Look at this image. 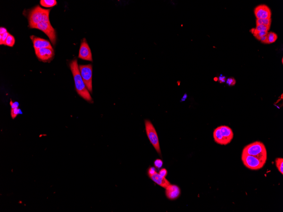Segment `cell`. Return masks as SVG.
Here are the masks:
<instances>
[{"instance_id": "cell-9", "label": "cell", "mask_w": 283, "mask_h": 212, "mask_svg": "<svg viewBox=\"0 0 283 212\" xmlns=\"http://www.w3.org/2000/svg\"><path fill=\"white\" fill-rule=\"evenodd\" d=\"M78 58L84 60L93 61L91 51L85 38H84L81 43Z\"/></svg>"}, {"instance_id": "cell-19", "label": "cell", "mask_w": 283, "mask_h": 212, "mask_svg": "<svg viewBox=\"0 0 283 212\" xmlns=\"http://www.w3.org/2000/svg\"><path fill=\"white\" fill-rule=\"evenodd\" d=\"M276 165L277 169L279 172L283 174V158L278 157L276 159Z\"/></svg>"}, {"instance_id": "cell-24", "label": "cell", "mask_w": 283, "mask_h": 212, "mask_svg": "<svg viewBox=\"0 0 283 212\" xmlns=\"http://www.w3.org/2000/svg\"><path fill=\"white\" fill-rule=\"evenodd\" d=\"M163 162L161 159H157L155 160L154 162V165L155 168L157 169H160L163 166Z\"/></svg>"}, {"instance_id": "cell-4", "label": "cell", "mask_w": 283, "mask_h": 212, "mask_svg": "<svg viewBox=\"0 0 283 212\" xmlns=\"http://www.w3.org/2000/svg\"><path fill=\"white\" fill-rule=\"evenodd\" d=\"M215 142L220 145H226L229 144L234 138V133L230 127L225 125L217 127L213 132Z\"/></svg>"}, {"instance_id": "cell-14", "label": "cell", "mask_w": 283, "mask_h": 212, "mask_svg": "<svg viewBox=\"0 0 283 212\" xmlns=\"http://www.w3.org/2000/svg\"><path fill=\"white\" fill-rule=\"evenodd\" d=\"M149 177L153 182L162 188H166L170 184V182L166 178L161 176L157 172L152 175L149 176Z\"/></svg>"}, {"instance_id": "cell-3", "label": "cell", "mask_w": 283, "mask_h": 212, "mask_svg": "<svg viewBox=\"0 0 283 212\" xmlns=\"http://www.w3.org/2000/svg\"><path fill=\"white\" fill-rule=\"evenodd\" d=\"M242 153L256 157L266 163L267 158L266 148L264 144L260 141H255L245 146Z\"/></svg>"}, {"instance_id": "cell-29", "label": "cell", "mask_w": 283, "mask_h": 212, "mask_svg": "<svg viewBox=\"0 0 283 212\" xmlns=\"http://www.w3.org/2000/svg\"><path fill=\"white\" fill-rule=\"evenodd\" d=\"M10 105L11 106V108H18L19 104L18 103V102H13L11 100L10 102Z\"/></svg>"}, {"instance_id": "cell-18", "label": "cell", "mask_w": 283, "mask_h": 212, "mask_svg": "<svg viewBox=\"0 0 283 212\" xmlns=\"http://www.w3.org/2000/svg\"><path fill=\"white\" fill-rule=\"evenodd\" d=\"M250 31L253 34V35L255 36V38L259 40L261 38L265 36H266L268 33V32H258V31L255 30V28H252L250 30Z\"/></svg>"}, {"instance_id": "cell-11", "label": "cell", "mask_w": 283, "mask_h": 212, "mask_svg": "<svg viewBox=\"0 0 283 212\" xmlns=\"http://www.w3.org/2000/svg\"><path fill=\"white\" fill-rule=\"evenodd\" d=\"M254 13L257 19L271 18V10L265 5H259L256 7L254 9Z\"/></svg>"}, {"instance_id": "cell-5", "label": "cell", "mask_w": 283, "mask_h": 212, "mask_svg": "<svg viewBox=\"0 0 283 212\" xmlns=\"http://www.w3.org/2000/svg\"><path fill=\"white\" fill-rule=\"evenodd\" d=\"M145 125L146 134L149 140L153 146L154 147V149L158 154L160 156H161V151L160 147L159 142L158 136L155 127L151 122L148 119H146L145 121Z\"/></svg>"}, {"instance_id": "cell-16", "label": "cell", "mask_w": 283, "mask_h": 212, "mask_svg": "<svg viewBox=\"0 0 283 212\" xmlns=\"http://www.w3.org/2000/svg\"><path fill=\"white\" fill-rule=\"evenodd\" d=\"M271 24V19H257V25H263L270 27Z\"/></svg>"}, {"instance_id": "cell-7", "label": "cell", "mask_w": 283, "mask_h": 212, "mask_svg": "<svg viewBox=\"0 0 283 212\" xmlns=\"http://www.w3.org/2000/svg\"><path fill=\"white\" fill-rule=\"evenodd\" d=\"M79 71L86 88L91 93L93 92L92 85V75L93 66L91 64L87 65H80L79 66Z\"/></svg>"}, {"instance_id": "cell-2", "label": "cell", "mask_w": 283, "mask_h": 212, "mask_svg": "<svg viewBox=\"0 0 283 212\" xmlns=\"http://www.w3.org/2000/svg\"><path fill=\"white\" fill-rule=\"evenodd\" d=\"M51 9L42 8L37 6L32 9L28 15V23L30 28L42 22H50L49 14Z\"/></svg>"}, {"instance_id": "cell-30", "label": "cell", "mask_w": 283, "mask_h": 212, "mask_svg": "<svg viewBox=\"0 0 283 212\" xmlns=\"http://www.w3.org/2000/svg\"><path fill=\"white\" fill-rule=\"evenodd\" d=\"M7 32V29L5 28L1 27L0 28V35L4 34V33Z\"/></svg>"}, {"instance_id": "cell-15", "label": "cell", "mask_w": 283, "mask_h": 212, "mask_svg": "<svg viewBox=\"0 0 283 212\" xmlns=\"http://www.w3.org/2000/svg\"><path fill=\"white\" fill-rule=\"evenodd\" d=\"M40 3L43 7H51L57 5L56 0H41Z\"/></svg>"}, {"instance_id": "cell-33", "label": "cell", "mask_w": 283, "mask_h": 212, "mask_svg": "<svg viewBox=\"0 0 283 212\" xmlns=\"http://www.w3.org/2000/svg\"><path fill=\"white\" fill-rule=\"evenodd\" d=\"M217 80L218 78H217V77H215V78H214V80H215V81H217Z\"/></svg>"}, {"instance_id": "cell-21", "label": "cell", "mask_w": 283, "mask_h": 212, "mask_svg": "<svg viewBox=\"0 0 283 212\" xmlns=\"http://www.w3.org/2000/svg\"><path fill=\"white\" fill-rule=\"evenodd\" d=\"M22 114V111H21V110L18 108H11V115L12 119H15L18 115Z\"/></svg>"}, {"instance_id": "cell-13", "label": "cell", "mask_w": 283, "mask_h": 212, "mask_svg": "<svg viewBox=\"0 0 283 212\" xmlns=\"http://www.w3.org/2000/svg\"><path fill=\"white\" fill-rule=\"evenodd\" d=\"M30 38L32 41L35 51L39 49L43 48H53L51 43L47 40L39 38L34 35L30 36Z\"/></svg>"}, {"instance_id": "cell-34", "label": "cell", "mask_w": 283, "mask_h": 212, "mask_svg": "<svg viewBox=\"0 0 283 212\" xmlns=\"http://www.w3.org/2000/svg\"><path fill=\"white\" fill-rule=\"evenodd\" d=\"M180 81H179V82H178V85H180Z\"/></svg>"}, {"instance_id": "cell-35", "label": "cell", "mask_w": 283, "mask_h": 212, "mask_svg": "<svg viewBox=\"0 0 283 212\" xmlns=\"http://www.w3.org/2000/svg\"><path fill=\"white\" fill-rule=\"evenodd\" d=\"M283 59L282 58V63H283Z\"/></svg>"}, {"instance_id": "cell-6", "label": "cell", "mask_w": 283, "mask_h": 212, "mask_svg": "<svg viewBox=\"0 0 283 212\" xmlns=\"http://www.w3.org/2000/svg\"><path fill=\"white\" fill-rule=\"evenodd\" d=\"M242 160L243 164L248 169L252 170H258L263 168L265 162L256 157L247 154L242 155Z\"/></svg>"}, {"instance_id": "cell-23", "label": "cell", "mask_w": 283, "mask_h": 212, "mask_svg": "<svg viewBox=\"0 0 283 212\" xmlns=\"http://www.w3.org/2000/svg\"><path fill=\"white\" fill-rule=\"evenodd\" d=\"M9 34V33L7 32L4 33V34L0 35V44L1 45H2V44L5 45L6 40H7V38Z\"/></svg>"}, {"instance_id": "cell-20", "label": "cell", "mask_w": 283, "mask_h": 212, "mask_svg": "<svg viewBox=\"0 0 283 212\" xmlns=\"http://www.w3.org/2000/svg\"><path fill=\"white\" fill-rule=\"evenodd\" d=\"M15 43V39L13 36L9 34L5 42V45L9 47H13Z\"/></svg>"}, {"instance_id": "cell-17", "label": "cell", "mask_w": 283, "mask_h": 212, "mask_svg": "<svg viewBox=\"0 0 283 212\" xmlns=\"http://www.w3.org/2000/svg\"><path fill=\"white\" fill-rule=\"evenodd\" d=\"M266 36L267 44H271L275 42L278 38L277 35L273 32L268 33Z\"/></svg>"}, {"instance_id": "cell-32", "label": "cell", "mask_w": 283, "mask_h": 212, "mask_svg": "<svg viewBox=\"0 0 283 212\" xmlns=\"http://www.w3.org/2000/svg\"><path fill=\"white\" fill-rule=\"evenodd\" d=\"M187 96H187V94L186 93L185 94L184 96H183L182 98V101H184L186 100V99L187 98Z\"/></svg>"}, {"instance_id": "cell-12", "label": "cell", "mask_w": 283, "mask_h": 212, "mask_svg": "<svg viewBox=\"0 0 283 212\" xmlns=\"http://www.w3.org/2000/svg\"><path fill=\"white\" fill-rule=\"evenodd\" d=\"M165 193L168 199L175 200L180 197L181 190L178 186L170 184L166 188Z\"/></svg>"}, {"instance_id": "cell-22", "label": "cell", "mask_w": 283, "mask_h": 212, "mask_svg": "<svg viewBox=\"0 0 283 212\" xmlns=\"http://www.w3.org/2000/svg\"><path fill=\"white\" fill-rule=\"evenodd\" d=\"M270 27L263 25H257L255 30L258 32H267L269 30Z\"/></svg>"}, {"instance_id": "cell-31", "label": "cell", "mask_w": 283, "mask_h": 212, "mask_svg": "<svg viewBox=\"0 0 283 212\" xmlns=\"http://www.w3.org/2000/svg\"><path fill=\"white\" fill-rule=\"evenodd\" d=\"M259 40L262 43H264L267 44V36H263V37L261 38Z\"/></svg>"}, {"instance_id": "cell-26", "label": "cell", "mask_w": 283, "mask_h": 212, "mask_svg": "<svg viewBox=\"0 0 283 212\" xmlns=\"http://www.w3.org/2000/svg\"><path fill=\"white\" fill-rule=\"evenodd\" d=\"M168 171L166 169L163 168V169H161V170H160L158 173L162 177L166 178L167 175H168Z\"/></svg>"}, {"instance_id": "cell-27", "label": "cell", "mask_w": 283, "mask_h": 212, "mask_svg": "<svg viewBox=\"0 0 283 212\" xmlns=\"http://www.w3.org/2000/svg\"><path fill=\"white\" fill-rule=\"evenodd\" d=\"M157 172V170H156L155 167H150L148 171V175H149V176H151V175H152V174H153Z\"/></svg>"}, {"instance_id": "cell-25", "label": "cell", "mask_w": 283, "mask_h": 212, "mask_svg": "<svg viewBox=\"0 0 283 212\" xmlns=\"http://www.w3.org/2000/svg\"><path fill=\"white\" fill-rule=\"evenodd\" d=\"M226 83L229 86H233L236 83V81L233 77H230L227 80Z\"/></svg>"}, {"instance_id": "cell-10", "label": "cell", "mask_w": 283, "mask_h": 212, "mask_svg": "<svg viewBox=\"0 0 283 212\" xmlns=\"http://www.w3.org/2000/svg\"><path fill=\"white\" fill-rule=\"evenodd\" d=\"M38 59L43 62L49 61L54 57V50L51 48H43L35 50Z\"/></svg>"}, {"instance_id": "cell-28", "label": "cell", "mask_w": 283, "mask_h": 212, "mask_svg": "<svg viewBox=\"0 0 283 212\" xmlns=\"http://www.w3.org/2000/svg\"><path fill=\"white\" fill-rule=\"evenodd\" d=\"M226 77L222 75H220V76H219L218 78L217 81L219 82L220 83H224L226 82Z\"/></svg>"}, {"instance_id": "cell-1", "label": "cell", "mask_w": 283, "mask_h": 212, "mask_svg": "<svg viewBox=\"0 0 283 212\" xmlns=\"http://www.w3.org/2000/svg\"><path fill=\"white\" fill-rule=\"evenodd\" d=\"M70 67L74 80L76 91L79 96L87 102H93L91 94L86 88L79 71L77 59L73 60L70 63Z\"/></svg>"}, {"instance_id": "cell-8", "label": "cell", "mask_w": 283, "mask_h": 212, "mask_svg": "<svg viewBox=\"0 0 283 212\" xmlns=\"http://www.w3.org/2000/svg\"><path fill=\"white\" fill-rule=\"evenodd\" d=\"M33 28L39 29L45 34L49 38L52 43L55 45L57 40L56 31L50 22H42L36 25Z\"/></svg>"}]
</instances>
